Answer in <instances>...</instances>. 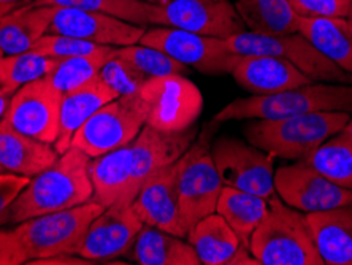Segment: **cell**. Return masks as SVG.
<instances>
[{
  "instance_id": "obj_11",
  "label": "cell",
  "mask_w": 352,
  "mask_h": 265,
  "mask_svg": "<svg viewBox=\"0 0 352 265\" xmlns=\"http://www.w3.org/2000/svg\"><path fill=\"white\" fill-rule=\"evenodd\" d=\"M138 43L153 46L172 56L181 64L211 76L232 74L241 57L227 48L226 40L206 37L168 25L146 29Z\"/></svg>"
},
{
  "instance_id": "obj_40",
  "label": "cell",
  "mask_w": 352,
  "mask_h": 265,
  "mask_svg": "<svg viewBox=\"0 0 352 265\" xmlns=\"http://www.w3.org/2000/svg\"><path fill=\"white\" fill-rule=\"evenodd\" d=\"M12 96L10 92L0 89V119L5 116V113L8 110V105H10V100H12Z\"/></svg>"
},
{
  "instance_id": "obj_20",
  "label": "cell",
  "mask_w": 352,
  "mask_h": 265,
  "mask_svg": "<svg viewBox=\"0 0 352 265\" xmlns=\"http://www.w3.org/2000/svg\"><path fill=\"white\" fill-rule=\"evenodd\" d=\"M59 156L54 145L29 137L7 119H0V167L5 173L32 178L51 167Z\"/></svg>"
},
{
  "instance_id": "obj_15",
  "label": "cell",
  "mask_w": 352,
  "mask_h": 265,
  "mask_svg": "<svg viewBox=\"0 0 352 265\" xmlns=\"http://www.w3.org/2000/svg\"><path fill=\"white\" fill-rule=\"evenodd\" d=\"M195 138V124L186 131L178 132L159 131L149 124H144L137 138L132 143H129V149H131V181H129L124 204L132 205L144 180L154 171L178 160L190 148Z\"/></svg>"
},
{
  "instance_id": "obj_47",
  "label": "cell",
  "mask_w": 352,
  "mask_h": 265,
  "mask_svg": "<svg viewBox=\"0 0 352 265\" xmlns=\"http://www.w3.org/2000/svg\"><path fill=\"white\" fill-rule=\"evenodd\" d=\"M349 85H352V75H349Z\"/></svg>"
},
{
  "instance_id": "obj_32",
  "label": "cell",
  "mask_w": 352,
  "mask_h": 265,
  "mask_svg": "<svg viewBox=\"0 0 352 265\" xmlns=\"http://www.w3.org/2000/svg\"><path fill=\"white\" fill-rule=\"evenodd\" d=\"M58 62V59L32 50L19 54H5L0 59V89L14 94L21 86L48 76Z\"/></svg>"
},
{
  "instance_id": "obj_17",
  "label": "cell",
  "mask_w": 352,
  "mask_h": 265,
  "mask_svg": "<svg viewBox=\"0 0 352 265\" xmlns=\"http://www.w3.org/2000/svg\"><path fill=\"white\" fill-rule=\"evenodd\" d=\"M179 167L181 158L149 175L132 202V206L144 224L186 238L189 231L181 216L178 202Z\"/></svg>"
},
{
  "instance_id": "obj_1",
  "label": "cell",
  "mask_w": 352,
  "mask_h": 265,
  "mask_svg": "<svg viewBox=\"0 0 352 265\" xmlns=\"http://www.w3.org/2000/svg\"><path fill=\"white\" fill-rule=\"evenodd\" d=\"M91 159L85 151L70 147L51 167L32 176L10 206L8 224L91 202L94 194Z\"/></svg>"
},
{
  "instance_id": "obj_4",
  "label": "cell",
  "mask_w": 352,
  "mask_h": 265,
  "mask_svg": "<svg viewBox=\"0 0 352 265\" xmlns=\"http://www.w3.org/2000/svg\"><path fill=\"white\" fill-rule=\"evenodd\" d=\"M250 251L261 265H324L316 248L307 213L270 199V211L250 240Z\"/></svg>"
},
{
  "instance_id": "obj_48",
  "label": "cell",
  "mask_w": 352,
  "mask_h": 265,
  "mask_svg": "<svg viewBox=\"0 0 352 265\" xmlns=\"http://www.w3.org/2000/svg\"><path fill=\"white\" fill-rule=\"evenodd\" d=\"M0 173H3V170H2V167H0Z\"/></svg>"
},
{
  "instance_id": "obj_46",
  "label": "cell",
  "mask_w": 352,
  "mask_h": 265,
  "mask_svg": "<svg viewBox=\"0 0 352 265\" xmlns=\"http://www.w3.org/2000/svg\"><path fill=\"white\" fill-rule=\"evenodd\" d=\"M5 54H3V51L2 50H0V59H2V57H3Z\"/></svg>"
},
{
  "instance_id": "obj_27",
  "label": "cell",
  "mask_w": 352,
  "mask_h": 265,
  "mask_svg": "<svg viewBox=\"0 0 352 265\" xmlns=\"http://www.w3.org/2000/svg\"><path fill=\"white\" fill-rule=\"evenodd\" d=\"M189 243L204 265H229L243 245L219 213H211L190 229Z\"/></svg>"
},
{
  "instance_id": "obj_36",
  "label": "cell",
  "mask_w": 352,
  "mask_h": 265,
  "mask_svg": "<svg viewBox=\"0 0 352 265\" xmlns=\"http://www.w3.org/2000/svg\"><path fill=\"white\" fill-rule=\"evenodd\" d=\"M100 46L105 45H96L92 43V41L70 37V35L46 34L34 45L32 51L38 54H43L46 57H53V59L60 61L67 59V57L94 53V51H97Z\"/></svg>"
},
{
  "instance_id": "obj_34",
  "label": "cell",
  "mask_w": 352,
  "mask_h": 265,
  "mask_svg": "<svg viewBox=\"0 0 352 265\" xmlns=\"http://www.w3.org/2000/svg\"><path fill=\"white\" fill-rule=\"evenodd\" d=\"M116 56L127 61L137 70L151 76H165V75H186L189 72V67L181 64L172 56L162 53L160 50L146 46L142 43L119 46L116 48Z\"/></svg>"
},
{
  "instance_id": "obj_22",
  "label": "cell",
  "mask_w": 352,
  "mask_h": 265,
  "mask_svg": "<svg viewBox=\"0 0 352 265\" xmlns=\"http://www.w3.org/2000/svg\"><path fill=\"white\" fill-rule=\"evenodd\" d=\"M56 7L23 2L0 19V50L3 54L30 51L50 32Z\"/></svg>"
},
{
  "instance_id": "obj_25",
  "label": "cell",
  "mask_w": 352,
  "mask_h": 265,
  "mask_svg": "<svg viewBox=\"0 0 352 265\" xmlns=\"http://www.w3.org/2000/svg\"><path fill=\"white\" fill-rule=\"evenodd\" d=\"M298 32L327 59L352 75V25L348 18L302 17Z\"/></svg>"
},
{
  "instance_id": "obj_7",
  "label": "cell",
  "mask_w": 352,
  "mask_h": 265,
  "mask_svg": "<svg viewBox=\"0 0 352 265\" xmlns=\"http://www.w3.org/2000/svg\"><path fill=\"white\" fill-rule=\"evenodd\" d=\"M219 126L211 121V129L195 138L190 148L181 156L178 173V202L181 216L188 231L205 216L216 213L217 200L224 188L210 153L213 129Z\"/></svg>"
},
{
  "instance_id": "obj_9",
  "label": "cell",
  "mask_w": 352,
  "mask_h": 265,
  "mask_svg": "<svg viewBox=\"0 0 352 265\" xmlns=\"http://www.w3.org/2000/svg\"><path fill=\"white\" fill-rule=\"evenodd\" d=\"M138 94L148 108L146 124L159 131H186L204 110V96L186 75L148 78Z\"/></svg>"
},
{
  "instance_id": "obj_45",
  "label": "cell",
  "mask_w": 352,
  "mask_h": 265,
  "mask_svg": "<svg viewBox=\"0 0 352 265\" xmlns=\"http://www.w3.org/2000/svg\"><path fill=\"white\" fill-rule=\"evenodd\" d=\"M348 21L351 23V25H352V7H351V10H349V14H348Z\"/></svg>"
},
{
  "instance_id": "obj_21",
  "label": "cell",
  "mask_w": 352,
  "mask_h": 265,
  "mask_svg": "<svg viewBox=\"0 0 352 265\" xmlns=\"http://www.w3.org/2000/svg\"><path fill=\"white\" fill-rule=\"evenodd\" d=\"M119 97L102 80L100 75L92 78L78 89L65 92L60 102L59 134L54 142V148L59 154H64L70 148L72 138L76 131L105 103Z\"/></svg>"
},
{
  "instance_id": "obj_5",
  "label": "cell",
  "mask_w": 352,
  "mask_h": 265,
  "mask_svg": "<svg viewBox=\"0 0 352 265\" xmlns=\"http://www.w3.org/2000/svg\"><path fill=\"white\" fill-rule=\"evenodd\" d=\"M103 210L100 204L91 200L19 222L13 231L29 259L28 264L70 254L76 256L91 222Z\"/></svg>"
},
{
  "instance_id": "obj_42",
  "label": "cell",
  "mask_w": 352,
  "mask_h": 265,
  "mask_svg": "<svg viewBox=\"0 0 352 265\" xmlns=\"http://www.w3.org/2000/svg\"><path fill=\"white\" fill-rule=\"evenodd\" d=\"M143 2H148V3H153V5H162V3L170 2V0H143Z\"/></svg>"
},
{
  "instance_id": "obj_41",
  "label": "cell",
  "mask_w": 352,
  "mask_h": 265,
  "mask_svg": "<svg viewBox=\"0 0 352 265\" xmlns=\"http://www.w3.org/2000/svg\"><path fill=\"white\" fill-rule=\"evenodd\" d=\"M19 3H0V19H2L5 14H7L10 10H13L14 7H18Z\"/></svg>"
},
{
  "instance_id": "obj_29",
  "label": "cell",
  "mask_w": 352,
  "mask_h": 265,
  "mask_svg": "<svg viewBox=\"0 0 352 265\" xmlns=\"http://www.w3.org/2000/svg\"><path fill=\"white\" fill-rule=\"evenodd\" d=\"M236 12L250 32L287 35L300 29V14L289 0H238Z\"/></svg>"
},
{
  "instance_id": "obj_44",
  "label": "cell",
  "mask_w": 352,
  "mask_h": 265,
  "mask_svg": "<svg viewBox=\"0 0 352 265\" xmlns=\"http://www.w3.org/2000/svg\"><path fill=\"white\" fill-rule=\"evenodd\" d=\"M344 129H346V131H348L349 134H352V118L349 119V123L346 124V127H344Z\"/></svg>"
},
{
  "instance_id": "obj_6",
  "label": "cell",
  "mask_w": 352,
  "mask_h": 265,
  "mask_svg": "<svg viewBox=\"0 0 352 265\" xmlns=\"http://www.w3.org/2000/svg\"><path fill=\"white\" fill-rule=\"evenodd\" d=\"M148 108L140 94L121 96L92 114L76 131L70 147L97 158L132 143L146 124Z\"/></svg>"
},
{
  "instance_id": "obj_26",
  "label": "cell",
  "mask_w": 352,
  "mask_h": 265,
  "mask_svg": "<svg viewBox=\"0 0 352 265\" xmlns=\"http://www.w3.org/2000/svg\"><path fill=\"white\" fill-rule=\"evenodd\" d=\"M91 180L94 186L92 202L100 204L103 209L124 204L131 181V149L129 145L113 149L91 159Z\"/></svg>"
},
{
  "instance_id": "obj_18",
  "label": "cell",
  "mask_w": 352,
  "mask_h": 265,
  "mask_svg": "<svg viewBox=\"0 0 352 265\" xmlns=\"http://www.w3.org/2000/svg\"><path fill=\"white\" fill-rule=\"evenodd\" d=\"M146 32V25L127 23L111 14L81 8L56 7L48 34L70 35L96 45H135Z\"/></svg>"
},
{
  "instance_id": "obj_2",
  "label": "cell",
  "mask_w": 352,
  "mask_h": 265,
  "mask_svg": "<svg viewBox=\"0 0 352 265\" xmlns=\"http://www.w3.org/2000/svg\"><path fill=\"white\" fill-rule=\"evenodd\" d=\"M351 113L318 112L276 119H250L243 126L248 142L274 159L300 160L349 123Z\"/></svg>"
},
{
  "instance_id": "obj_24",
  "label": "cell",
  "mask_w": 352,
  "mask_h": 265,
  "mask_svg": "<svg viewBox=\"0 0 352 265\" xmlns=\"http://www.w3.org/2000/svg\"><path fill=\"white\" fill-rule=\"evenodd\" d=\"M138 265H200L194 246L162 229L143 224L135 242L124 254Z\"/></svg>"
},
{
  "instance_id": "obj_13",
  "label": "cell",
  "mask_w": 352,
  "mask_h": 265,
  "mask_svg": "<svg viewBox=\"0 0 352 265\" xmlns=\"http://www.w3.org/2000/svg\"><path fill=\"white\" fill-rule=\"evenodd\" d=\"M156 24L227 40L246 32L240 13L230 0H170L154 5Z\"/></svg>"
},
{
  "instance_id": "obj_10",
  "label": "cell",
  "mask_w": 352,
  "mask_h": 265,
  "mask_svg": "<svg viewBox=\"0 0 352 265\" xmlns=\"http://www.w3.org/2000/svg\"><path fill=\"white\" fill-rule=\"evenodd\" d=\"M211 158L222 183L251 194L272 199L274 191V158L250 142L235 137H217L210 147Z\"/></svg>"
},
{
  "instance_id": "obj_14",
  "label": "cell",
  "mask_w": 352,
  "mask_h": 265,
  "mask_svg": "<svg viewBox=\"0 0 352 265\" xmlns=\"http://www.w3.org/2000/svg\"><path fill=\"white\" fill-rule=\"evenodd\" d=\"M62 96L48 76L28 83L12 96L3 119L16 131L54 145L59 134Z\"/></svg>"
},
{
  "instance_id": "obj_8",
  "label": "cell",
  "mask_w": 352,
  "mask_h": 265,
  "mask_svg": "<svg viewBox=\"0 0 352 265\" xmlns=\"http://www.w3.org/2000/svg\"><path fill=\"white\" fill-rule=\"evenodd\" d=\"M226 43L232 53L240 56L267 54L281 57V59L291 62L298 70H302L313 81L349 85L351 74L327 59L300 32L287 35H262L246 30V32L227 39Z\"/></svg>"
},
{
  "instance_id": "obj_30",
  "label": "cell",
  "mask_w": 352,
  "mask_h": 265,
  "mask_svg": "<svg viewBox=\"0 0 352 265\" xmlns=\"http://www.w3.org/2000/svg\"><path fill=\"white\" fill-rule=\"evenodd\" d=\"M305 160L325 178L352 189V134L346 129L325 140Z\"/></svg>"
},
{
  "instance_id": "obj_38",
  "label": "cell",
  "mask_w": 352,
  "mask_h": 265,
  "mask_svg": "<svg viewBox=\"0 0 352 265\" xmlns=\"http://www.w3.org/2000/svg\"><path fill=\"white\" fill-rule=\"evenodd\" d=\"M28 176L14 173H0V226L8 224L10 221V206L19 192L29 183Z\"/></svg>"
},
{
  "instance_id": "obj_23",
  "label": "cell",
  "mask_w": 352,
  "mask_h": 265,
  "mask_svg": "<svg viewBox=\"0 0 352 265\" xmlns=\"http://www.w3.org/2000/svg\"><path fill=\"white\" fill-rule=\"evenodd\" d=\"M316 248L327 265H352V205L307 213Z\"/></svg>"
},
{
  "instance_id": "obj_3",
  "label": "cell",
  "mask_w": 352,
  "mask_h": 265,
  "mask_svg": "<svg viewBox=\"0 0 352 265\" xmlns=\"http://www.w3.org/2000/svg\"><path fill=\"white\" fill-rule=\"evenodd\" d=\"M318 112L352 113V85L314 81L276 94L236 98L216 114L213 123L276 119Z\"/></svg>"
},
{
  "instance_id": "obj_43",
  "label": "cell",
  "mask_w": 352,
  "mask_h": 265,
  "mask_svg": "<svg viewBox=\"0 0 352 265\" xmlns=\"http://www.w3.org/2000/svg\"><path fill=\"white\" fill-rule=\"evenodd\" d=\"M29 2V0H0V3H23Z\"/></svg>"
},
{
  "instance_id": "obj_12",
  "label": "cell",
  "mask_w": 352,
  "mask_h": 265,
  "mask_svg": "<svg viewBox=\"0 0 352 265\" xmlns=\"http://www.w3.org/2000/svg\"><path fill=\"white\" fill-rule=\"evenodd\" d=\"M274 191L284 204L303 213L352 205V189L325 178L305 159L274 170Z\"/></svg>"
},
{
  "instance_id": "obj_19",
  "label": "cell",
  "mask_w": 352,
  "mask_h": 265,
  "mask_svg": "<svg viewBox=\"0 0 352 265\" xmlns=\"http://www.w3.org/2000/svg\"><path fill=\"white\" fill-rule=\"evenodd\" d=\"M232 75L238 85L252 96L276 94L314 83L291 62L267 54L241 56Z\"/></svg>"
},
{
  "instance_id": "obj_37",
  "label": "cell",
  "mask_w": 352,
  "mask_h": 265,
  "mask_svg": "<svg viewBox=\"0 0 352 265\" xmlns=\"http://www.w3.org/2000/svg\"><path fill=\"white\" fill-rule=\"evenodd\" d=\"M300 17L348 18L352 0H289Z\"/></svg>"
},
{
  "instance_id": "obj_35",
  "label": "cell",
  "mask_w": 352,
  "mask_h": 265,
  "mask_svg": "<svg viewBox=\"0 0 352 265\" xmlns=\"http://www.w3.org/2000/svg\"><path fill=\"white\" fill-rule=\"evenodd\" d=\"M98 75L105 81V85L115 91L119 97L138 94L144 81L148 80L146 75L142 74L132 64H129L127 61L121 59L116 54L110 61L105 62V65L102 67Z\"/></svg>"
},
{
  "instance_id": "obj_33",
  "label": "cell",
  "mask_w": 352,
  "mask_h": 265,
  "mask_svg": "<svg viewBox=\"0 0 352 265\" xmlns=\"http://www.w3.org/2000/svg\"><path fill=\"white\" fill-rule=\"evenodd\" d=\"M34 3L91 10V12L111 14V17L138 25L156 24L154 5L143 0H34Z\"/></svg>"
},
{
  "instance_id": "obj_28",
  "label": "cell",
  "mask_w": 352,
  "mask_h": 265,
  "mask_svg": "<svg viewBox=\"0 0 352 265\" xmlns=\"http://www.w3.org/2000/svg\"><path fill=\"white\" fill-rule=\"evenodd\" d=\"M270 211V199L224 186L217 200L216 213L224 218L240 243L250 249V240L256 229Z\"/></svg>"
},
{
  "instance_id": "obj_31",
  "label": "cell",
  "mask_w": 352,
  "mask_h": 265,
  "mask_svg": "<svg viewBox=\"0 0 352 265\" xmlns=\"http://www.w3.org/2000/svg\"><path fill=\"white\" fill-rule=\"evenodd\" d=\"M115 54L116 46H100L94 53L60 59L48 78L62 94H65L96 78L105 62Z\"/></svg>"
},
{
  "instance_id": "obj_39",
  "label": "cell",
  "mask_w": 352,
  "mask_h": 265,
  "mask_svg": "<svg viewBox=\"0 0 352 265\" xmlns=\"http://www.w3.org/2000/svg\"><path fill=\"white\" fill-rule=\"evenodd\" d=\"M28 261L14 231H0V265H21Z\"/></svg>"
},
{
  "instance_id": "obj_16",
  "label": "cell",
  "mask_w": 352,
  "mask_h": 265,
  "mask_svg": "<svg viewBox=\"0 0 352 265\" xmlns=\"http://www.w3.org/2000/svg\"><path fill=\"white\" fill-rule=\"evenodd\" d=\"M143 224L132 205L108 206L91 222L76 256L91 262H107L121 257L135 242Z\"/></svg>"
}]
</instances>
